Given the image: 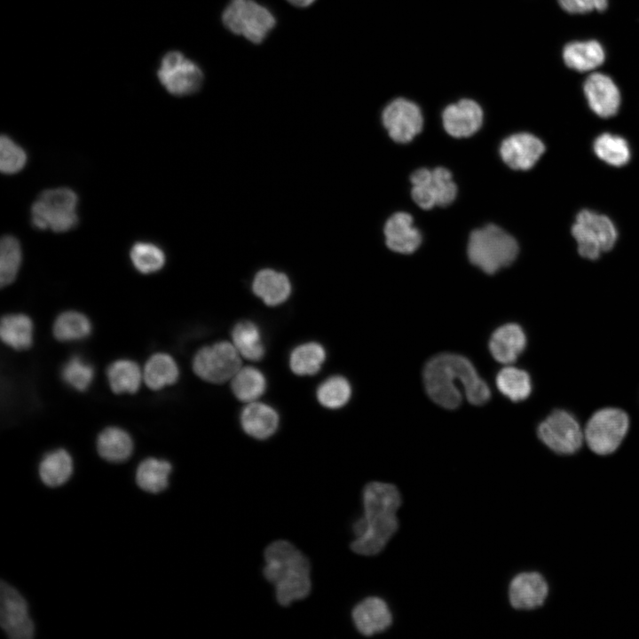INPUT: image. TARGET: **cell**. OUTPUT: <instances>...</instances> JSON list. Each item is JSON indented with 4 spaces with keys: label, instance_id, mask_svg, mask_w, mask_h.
<instances>
[{
    "label": "cell",
    "instance_id": "cell-1",
    "mask_svg": "<svg viewBox=\"0 0 639 639\" xmlns=\"http://www.w3.org/2000/svg\"><path fill=\"white\" fill-rule=\"evenodd\" d=\"M422 377L428 396L446 409L460 406L463 390L473 405H483L491 397L488 385L473 364L459 354L446 352L432 357L424 367Z\"/></svg>",
    "mask_w": 639,
    "mask_h": 639
},
{
    "label": "cell",
    "instance_id": "cell-2",
    "mask_svg": "<svg viewBox=\"0 0 639 639\" xmlns=\"http://www.w3.org/2000/svg\"><path fill=\"white\" fill-rule=\"evenodd\" d=\"M363 515L352 528L355 538L351 549L362 556L379 554L398 528L397 512L401 505L398 488L390 483L374 481L362 492Z\"/></svg>",
    "mask_w": 639,
    "mask_h": 639
},
{
    "label": "cell",
    "instance_id": "cell-3",
    "mask_svg": "<svg viewBox=\"0 0 639 639\" xmlns=\"http://www.w3.org/2000/svg\"><path fill=\"white\" fill-rule=\"evenodd\" d=\"M263 574L274 586L277 602L288 606L304 599L312 590L311 564L308 558L291 542L278 540L264 553Z\"/></svg>",
    "mask_w": 639,
    "mask_h": 639
},
{
    "label": "cell",
    "instance_id": "cell-4",
    "mask_svg": "<svg viewBox=\"0 0 639 639\" xmlns=\"http://www.w3.org/2000/svg\"><path fill=\"white\" fill-rule=\"evenodd\" d=\"M467 251L472 264L493 274L515 261L519 248L513 236L500 226L488 224L470 233Z\"/></svg>",
    "mask_w": 639,
    "mask_h": 639
},
{
    "label": "cell",
    "instance_id": "cell-5",
    "mask_svg": "<svg viewBox=\"0 0 639 639\" xmlns=\"http://www.w3.org/2000/svg\"><path fill=\"white\" fill-rule=\"evenodd\" d=\"M77 193L69 187L43 191L30 208V222L36 229L66 233L78 225Z\"/></svg>",
    "mask_w": 639,
    "mask_h": 639
},
{
    "label": "cell",
    "instance_id": "cell-6",
    "mask_svg": "<svg viewBox=\"0 0 639 639\" xmlns=\"http://www.w3.org/2000/svg\"><path fill=\"white\" fill-rule=\"evenodd\" d=\"M571 231L578 253L589 260H596L602 253L611 250L619 236L616 225L609 217L588 209L576 214Z\"/></svg>",
    "mask_w": 639,
    "mask_h": 639
},
{
    "label": "cell",
    "instance_id": "cell-7",
    "mask_svg": "<svg viewBox=\"0 0 639 639\" xmlns=\"http://www.w3.org/2000/svg\"><path fill=\"white\" fill-rule=\"evenodd\" d=\"M222 21L232 33L254 43L263 42L276 24L273 13L254 0H230Z\"/></svg>",
    "mask_w": 639,
    "mask_h": 639
},
{
    "label": "cell",
    "instance_id": "cell-8",
    "mask_svg": "<svg viewBox=\"0 0 639 639\" xmlns=\"http://www.w3.org/2000/svg\"><path fill=\"white\" fill-rule=\"evenodd\" d=\"M628 426V416L623 410L603 408L588 419L583 431L584 440L596 454H610L621 444Z\"/></svg>",
    "mask_w": 639,
    "mask_h": 639
},
{
    "label": "cell",
    "instance_id": "cell-9",
    "mask_svg": "<svg viewBox=\"0 0 639 639\" xmlns=\"http://www.w3.org/2000/svg\"><path fill=\"white\" fill-rule=\"evenodd\" d=\"M410 181L413 185L412 199L423 209L449 206L456 197V185L446 168L437 167L433 170L418 169L410 176Z\"/></svg>",
    "mask_w": 639,
    "mask_h": 639
},
{
    "label": "cell",
    "instance_id": "cell-10",
    "mask_svg": "<svg viewBox=\"0 0 639 639\" xmlns=\"http://www.w3.org/2000/svg\"><path fill=\"white\" fill-rule=\"evenodd\" d=\"M240 353L228 342L216 343L201 348L194 356L193 368L201 379L222 383L232 379L241 368Z\"/></svg>",
    "mask_w": 639,
    "mask_h": 639
},
{
    "label": "cell",
    "instance_id": "cell-11",
    "mask_svg": "<svg viewBox=\"0 0 639 639\" xmlns=\"http://www.w3.org/2000/svg\"><path fill=\"white\" fill-rule=\"evenodd\" d=\"M157 76L169 93L178 97L196 92L203 81L199 66L176 51L163 56Z\"/></svg>",
    "mask_w": 639,
    "mask_h": 639
},
{
    "label": "cell",
    "instance_id": "cell-12",
    "mask_svg": "<svg viewBox=\"0 0 639 639\" xmlns=\"http://www.w3.org/2000/svg\"><path fill=\"white\" fill-rule=\"evenodd\" d=\"M538 437L548 448L560 454L577 452L584 433L572 414L564 410L552 412L538 427Z\"/></svg>",
    "mask_w": 639,
    "mask_h": 639
},
{
    "label": "cell",
    "instance_id": "cell-13",
    "mask_svg": "<svg viewBox=\"0 0 639 639\" xmlns=\"http://www.w3.org/2000/svg\"><path fill=\"white\" fill-rule=\"evenodd\" d=\"M0 625L12 639H30L35 627L28 614V607L19 591L4 581L0 586Z\"/></svg>",
    "mask_w": 639,
    "mask_h": 639
},
{
    "label": "cell",
    "instance_id": "cell-14",
    "mask_svg": "<svg viewBox=\"0 0 639 639\" xmlns=\"http://www.w3.org/2000/svg\"><path fill=\"white\" fill-rule=\"evenodd\" d=\"M383 124L392 140L408 143L422 131L423 118L420 107L406 99L390 102L382 114Z\"/></svg>",
    "mask_w": 639,
    "mask_h": 639
},
{
    "label": "cell",
    "instance_id": "cell-15",
    "mask_svg": "<svg viewBox=\"0 0 639 639\" xmlns=\"http://www.w3.org/2000/svg\"><path fill=\"white\" fill-rule=\"evenodd\" d=\"M584 97L590 110L601 118L616 115L621 104L619 89L608 75L595 72L583 82Z\"/></svg>",
    "mask_w": 639,
    "mask_h": 639
},
{
    "label": "cell",
    "instance_id": "cell-16",
    "mask_svg": "<svg viewBox=\"0 0 639 639\" xmlns=\"http://www.w3.org/2000/svg\"><path fill=\"white\" fill-rule=\"evenodd\" d=\"M545 150V145L539 138L531 133L520 132L501 142L500 154L510 169L528 170L536 164Z\"/></svg>",
    "mask_w": 639,
    "mask_h": 639
},
{
    "label": "cell",
    "instance_id": "cell-17",
    "mask_svg": "<svg viewBox=\"0 0 639 639\" xmlns=\"http://www.w3.org/2000/svg\"><path fill=\"white\" fill-rule=\"evenodd\" d=\"M446 131L454 138H467L475 134L483 123V110L472 99H461L447 106L442 113Z\"/></svg>",
    "mask_w": 639,
    "mask_h": 639
},
{
    "label": "cell",
    "instance_id": "cell-18",
    "mask_svg": "<svg viewBox=\"0 0 639 639\" xmlns=\"http://www.w3.org/2000/svg\"><path fill=\"white\" fill-rule=\"evenodd\" d=\"M548 591V584L540 573L522 572L509 583V600L515 609L531 610L543 604Z\"/></svg>",
    "mask_w": 639,
    "mask_h": 639
},
{
    "label": "cell",
    "instance_id": "cell-19",
    "mask_svg": "<svg viewBox=\"0 0 639 639\" xmlns=\"http://www.w3.org/2000/svg\"><path fill=\"white\" fill-rule=\"evenodd\" d=\"M351 619L357 630L365 636L383 632L392 622L387 603L378 596H368L359 602L351 611Z\"/></svg>",
    "mask_w": 639,
    "mask_h": 639
},
{
    "label": "cell",
    "instance_id": "cell-20",
    "mask_svg": "<svg viewBox=\"0 0 639 639\" xmlns=\"http://www.w3.org/2000/svg\"><path fill=\"white\" fill-rule=\"evenodd\" d=\"M413 217L406 212L391 215L384 225L385 243L387 247L401 254H411L421 242L422 234L413 226Z\"/></svg>",
    "mask_w": 639,
    "mask_h": 639
},
{
    "label": "cell",
    "instance_id": "cell-21",
    "mask_svg": "<svg viewBox=\"0 0 639 639\" xmlns=\"http://www.w3.org/2000/svg\"><path fill=\"white\" fill-rule=\"evenodd\" d=\"M606 52L596 39L574 40L566 43L562 50L564 65L577 72H589L604 64Z\"/></svg>",
    "mask_w": 639,
    "mask_h": 639
},
{
    "label": "cell",
    "instance_id": "cell-22",
    "mask_svg": "<svg viewBox=\"0 0 639 639\" xmlns=\"http://www.w3.org/2000/svg\"><path fill=\"white\" fill-rule=\"evenodd\" d=\"M526 336L523 328L515 323L498 327L491 335L489 350L493 359L505 365L512 364L524 351Z\"/></svg>",
    "mask_w": 639,
    "mask_h": 639
},
{
    "label": "cell",
    "instance_id": "cell-23",
    "mask_svg": "<svg viewBox=\"0 0 639 639\" xmlns=\"http://www.w3.org/2000/svg\"><path fill=\"white\" fill-rule=\"evenodd\" d=\"M254 294L266 305L276 306L284 303L291 293L288 276L272 269L260 270L252 282Z\"/></svg>",
    "mask_w": 639,
    "mask_h": 639
},
{
    "label": "cell",
    "instance_id": "cell-24",
    "mask_svg": "<svg viewBox=\"0 0 639 639\" xmlns=\"http://www.w3.org/2000/svg\"><path fill=\"white\" fill-rule=\"evenodd\" d=\"M243 430L256 439H266L274 434L279 425L277 412L270 406L251 402L241 415Z\"/></svg>",
    "mask_w": 639,
    "mask_h": 639
},
{
    "label": "cell",
    "instance_id": "cell-25",
    "mask_svg": "<svg viewBox=\"0 0 639 639\" xmlns=\"http://www.w3.org/2000/svg\"><path fill=\"white\" fill-rule=\"evenodd\" d=\"M592 148L596 156L612 167L625 166L632 156L628 141L624 137L611 132H604L596 136Z\"/></svg>",
    "mask_w": 639,
    "mask_h": 639
},
{
    "label": "cell",
    "instance_id": "cell-26",
    "mask_svg": "<svg viewBox=\"0 0 639 639\" xmlns=\"http://www.w3.org/2000/svg\"><path fill=\"white\" fill-rule=\"evenodd\" d=\"M97 449L110 462H122L132 454L133 442L128 432L118 427H108L99 435Z\"/></svg>",
    "mask_w": 639,
    "mask_h": 639
},
{
    "label": "cell",
    "instance_id": "cell-27",
    "mask_svg": "<svg viewBox=\"0 0 639 639\" xmlns=\"http://www.w3.org/2000/svg\"><path fill=\"white\" fill-rule=\"evenodd\" d=\"M73 472V462L65 449L48 453L39 465V476L44 485L56 487L66 483Z\"/></svg>",
    "mask_w": 639,
    "mask_h": 639
},
{
    "label": "cell",
    "instance_id": "cell-28",
    "mask_svg": "<svg viewBox=\"0 0 639 639\" xmlns=\"http://www.w3.org/2000/svg\"><path fill=\"white\" fill-rule=\"evenodd\" d=\"M2 341L8 346L22 351L33 343V323L25 314H8L3 317L0 326Z\"/></svg>",
    "mask_w": 639,
    "mask_h": 639
},
{
    "label": "cell",
    "instance_id": "cell-29",
    "mask_svg": "<svg viewBox=\"0 0 639 639\" xmlns=\"http://www.w3.org/2000/svg\"><path fill=\"white\" fill-rule=\"evenodd\" d=\"M143 377L147 387L158 390L178 380V367L169 354L156 353L146 363Z\"/></svg>",
    "mask_w": 639,
    "mask_h": 639
},
{
    "label": "cell",
    "instance_id": "cell-30",
    "mask_svg": "<svg viewBox=\"0 0 639 639\" xmlns=\"http://www.w3.org/2000/svg\"><path fill=\"white\" fill-rule=\"evenodd\" d=\"M171 464L164 460L147 458L140 462L136 472L138 485L144 491L157 493L167 488Z\"/></svg>",
    "mask_w": 639,
    "mask_h": 639
},
{
    "label": "cell",
    "instance_id": "cell-31",
    "mask_svg": "<svg viewBox=\"0 0 639 639\" xmlns=\"http://www.w3.org/2000/svg\"><path fill=\"white\" fill-rule=\"evenodd\" d=\"M107 380L115 393H135L141 383L142 373L138 365L129 359L113 362L106 370Z\"/></svg>",
    "mask_w": 639,
    "mask_h": 639
},
{
    "label": "cell",
    "instance_id": "cell-32",
    "mask_svg": "<svg viewBox=\"0 0 639 639\" xmlns=\"http://www.w3.org/2000/svg\"><path fill=\"white\" fill-rule=\"evenodd\" d=\"M234 347L239 353L249 360H259L264 355V346L258 327L251 321H241L235 325L232 333Z\"/></svg>",
    "mask_w": 639,
    "mask_h": 639
},
{
    "label": "cell",
    "instance_id": "cell-33",
    "mask_svg": "<svg viewBox=\"0 0 639 639\" xmlns=\"http://www.w3.org/2000/svg\"><path fill=\"white\" fill-rule=\"evenodd\" d=\"M498 390L510 400L518 402L528 398L532 391L530 375L520 368L507 366L496 376Z\"/></svg>",
    "mask_w": 639,
    "mask_h": 639
},
{
    "label": "cell",
    "instance_id": "cell-34",
    "mask_svg": "<svg viewBox=\"0 0 639 639\" xmlns=\"http://www.w3.org/2000/svg\"><path fill=\"white\" fill-rule=\"evenodd\" d=\"M232 390L235 397L243 402H254L263 395L266 388L264 375L252 367L240 368L232 378Z\"/></svg>",
    "mask_w": 639,
    "mask_h": 639
},
{
    "label": "cell",
    "instance_id": "cell-35",
    "mask_svg": "<svg viewBox=\"0 0 639 639\" xmlns=\"http://www.w3.org/2000/svg\"><path fill=\"white\" fill-rule=\"evenodd\" d=\"M326 359L324 348L310 342L295 348L289 359L291 370L297 375H312L319 372Z\"/></svg>",
    "mask_w": 639,
    "mask_h": 639
},
{
    "label": "cell",
    "instance_id": "cell-36",
    "mask_svg": "<svg viewBox=\"0 0 639 639\" xmlns=\"http://www.w3.org/2000/svg\"><path fill=\"white\" fill-rule=\"evenodd\" d=\"M129 255L134 268L143 274H150L160 271L166 262L163 249L151 241L134 242L130 247Z\"/></svg>",
    "mask_w": 639,
    "mask_h": 639
},
{
    "label": "cell",
    "instance_id": "cell-37",
    "mask_svg": "<svg viewBox=\"0 0 639 639\" xmlns=\"http://www.w3.org/2000/svg\"><path fill=\"white\" fill-rule=\"evenodd\" d=\"M91 331V324L89 319L74 311L59 314L53 324V335L62 342L82 340L87 337Z\"/></svg>",
    "mask_w": 639,
    "mask_h": 639
},
{
    "label": "cell",
    "instance_id": "cell-38",
    "mask_svg": "<svg viewBox=\"0 0 639 639\" xmlns=\"http://www.w3.org/2000/svg\"><path fill=\"white\" fill-rule=\"evenodd\" d=\"M22 249L20 241L13 235H4L0 242V284H11L20 271Z\"/></svg>",
    "mask_w": 639,
    "mask_h": 639
},
{
    "label": "cell",
    "instance_id": "cell-39",
    "mask_svg": "<svg viewBox=\"0 0 639 639\" xmlns=\"http://www.w3.org/2000/svg\"><path fill=\"white\" fill-rule=\"evenodd\" d=\"M351 388L343 376H332L324 381L317 390V398L325 407L340 408L350 399Z\"/></svg>",
    "mask_w": 639,
    "mask_h": 639
},
{
    "label": "cell",
    "instance_id": "cell-40",
    "mask_svg": "<svg viewBox=\"0 0 639 639\" xmlns=\"http://www.w3.org/2000/svg\"><path fill=\"white\" fill-rule=\"evenodd\" d=\"M28 162L25 149L10 136L3 134L0 138V170L6 175H13L24 169Z\"/></svg>",
    "mask_w": 639,
    "mask_h": 639
},
{
    "label": "cell",
    "instance_id": "cell-41",
    "mask_svg": "<svg viewBox=\"0 0 639 639\" xmlns=\"http://www.w3.org/2000/svg\"><path fill=\"white\" fill-rule=\"evenodd\" d=\"M61 376L69 386L83 391L88 389L92 382L94 369L90 363L81 357L74 356L65 363Z\"/></svg>",
    "mask_w": 639,
    "mask_h": 639
},
{
    "label": "cell",
    "instance_id": "cell-42",
    "mask_svg": "<svg viewBox=\"0 0 639 639\" xmlns=\"http://www.w3.org/2000/svg\"><path fill=\"white\" fill-rule=\"evenodd\" d=\"M559 6L570 14H586L592 12H604L609 0H556Z\"/></svg>",
    "mask_w": 639,
    "mask_h": 639
},
{
    "label": "cell",
    "instance_id": "cell-43",
    "mask_svg": "<svg viewBox=\"0 0 639 639\" xmlns=\"http://www.w3.org/2000/svg\"><path fill=\"white\" fill-rule=\"evenodd\" d=\"M290 4L297 7H307L311 5L315 0H287Z\"/></svg>",
    "mask_w": 639,
    "mask_h": 639
}]
</instances>
